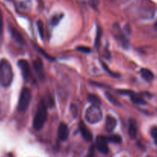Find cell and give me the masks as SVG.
Returning a JSON list of instances; mask_svg holds the SVG:
<instances>
[{"label":"cell","mask_w":157,"mask_h":157,"mask_svg":"<svg viewBox=\"0 0 157 157\" xmlns=\"http://www.w3.org/2000/svg\"><path fill=\"white\" fill-rule=\"evenodd\" d=\"M93 155H94V146H91L90 149V150H89V152L88 154H87L86 157H93Z\"/></svg>","instance_id":"484cf974"},{"label":"cell","mask_w":157,"mask_h":157,"mask_svg":"<svg viewBox=\"0 0 157 157\" xmlns=\"http://www.w3.org/2000/svg\"><path fill=\"white\" fill-rule=\"evenodd\" d=\"M116 120L113 116H108L105 120V129L107 132H113L116 126Z\"/></svg>","instance_id":"30bf717a"},{"label":"cell","mask_w":157,"mask_h":157,"mask_svg":"<svg viewBox=\"0 0 157 157\" xmlns=\"http://www.w3.org/2000/svg\"><path fill=\"white\" fill-rule=\"evenodd\" d=\"M88 100L92 103V105H101V100L97 96L94 94H89L88 95Z\"/></svg>","instance_id":"9a60e30c"},{"label":"cell","mask_w":157,"mask_h":157,"mask_svg":"<svg viewBox=\"0 0 157 157\" xmlns=\"http://www.w3.org/2000/svg\"><path fill=\"white\" fill-rule=\"evenodd\" d=\"M155 29H156V31H157V21L155 22Z\"/></svg>","instance_id":"4316f807"},{"label":"cell","mask_w":157,"mask_h":157,"mask_svg":"<svg viewBox=\"0 0 157 157\" xmlns=\"http://www.w3.org/2000/svg\"><path fill=\"white\" fill-rule=\"evenodd\" d=\"M32 94L31 91L27 87H24L22 90L19 96V103H18V110L21 113H24L27 110L31 101Z\"/></svg>","instance_id":"277c9868"},{"label":"cell","mask_w":157,"mask_h":157,"mask_svg":"<svg viewBox=\"0 0 157 157\" xmlns=\"http://www.w3.org/2000/svg\"><path fill=\"white\" fill-rule=\"evenodd\" d=\"M18 66L22 72V75L25 81H29L31 78V69H30L29 64L25 59H20L18 62Z\"/></svg>","instance_id":"5b68a950"},{"label":"cell","mask_w":157,"mask_h":157,"mask_svg":"<svg viewBox=\"0 0 157 157\" xmlns=\"http://www.w3.org/2000/svg\"><path fill=\"white\" fill-rule=\"evenodd\" d=\"M105 97H106V99H108V100L112 104H113L114 105H116V106H119V105H120V102H119V100H118V99H116L115 96H113L111 93L106 92V93H105Z\"/></svg>","instance_id":"2e32d148"},{"label":"cell","mask_w":157,"mask_h":157,"mask_svg":"<svg viewBox=\"0 0 157 157\" xmlns=\"http://www.w3.org/2000/svg\"><path fill=\"white\" fill-rule=\"evenodd\" d=\"M70 112H71V113H72V116H73L74 118L76 117L77 113H78V109H77V106H76V105H74V104L71 105V106H70Z\"/></svg>","instance_id":"603a6c76"},{"label":"cell","mask_w":157,"mask_h":157,"mask_svg":"<svg viewBox=\"0 0 157 157\" xmlns=\"http://www.w3.org/2000/svg\"><path fill=\"white\" fill-rule=\"evenodd\" d=\"M128 133L129 137L132 140L136 138L137 136V126L135 120H130L129 122V126H128Z\"/></svg>","instance_id":"9c48e42d"},{"label":"cell","mask_w":157,"mask_h":157,"mask_svg":"<svg viewBox=\"0 0 157 157\" xmlns=\"http://www.w3.org/2000/svg\"><path fill=\"white\" fill-rule=\"evenodd\" d=\"M107 140L113 143H120L122 142V138L119 135H113L110 136L109 137L107 138Z\"/></svg>","instance_id":"e0dca14e"},{"label":"cell","mask_w":157,"mask_h":157,"mask_svg":"<svg viewBox=\"0 0 157 157\" xmlns=\"http://www.w3.org/2000/svg\"><path fill=\"white\" fill-rule=\"evenodd\" d=\"M108 140L107 138L102 136H99L96 138V148L100 152L104 154H107L109 152V147H108Z\"/></svg>","instance_id":"8992f818"},{"label":"cell","mask_w":157,"mask_h":157,"mask_svg":"<svg viewBox=\"0 0 157 157\" xmlns=\"http://www.w3.org/2000/svg\"><path fill=\"white\" fill-rule=\"evenodd\" d=\"M130 98L132 102H133V103L137 104V105H146V101H145L143 98L140 97V96L136 95L134 93H132V94L130 95Z\"/></svg>","instance_id":"5bb4252c"},{"label":"cell","mask_w":157,"mask_h":157,"mask_svg":"<svg viewBox=\"0 0 157 157\" xmlns=\"http://www.w3.org/2000/svg\"><path fill=\"white\" fill-rule=\"evenodd\" d=\"M37 26L39 29V33L42 39L44 38V26H43V23L41 21H38L37 22Z\"/></svg>","instance_id":"d6986e66"},{"label":"cell","mask_w":157,"mask_h":157,"mask_svg":"<svg viewBox=\"0 0 157 157\" xmlns=\"http://www.w3.org/2000/svg\"><path fill=\"white\" fill-rule=\"evenodd\" d=\"M156 141H157V140H156Z\"/></svg>","instance_id":"83f0119b"},{"label":"cell","mask_w":157,"mask_h":157,"mask_svg":"<svg viewBox=\"0 0 157 157\" xmlns=\"http://www.w3.org/2000/svg\"><path fill=\"white\" fill-rule=\"evenodd\" d=\"M3 32V19H2V12L0 10V36L2 34Z\"/></svg>","instance_id":"d4e9b609"},{"label":"cell","mask_w":157,"mask_h":157,"mask_svg":"<svg viewBox=\"0 0 157 157\" xmlns=\"http://www.w3.org/2000/svg\"><path fill=\"white\" fill-rule=\"evenodd\" d=\"M101 36H102V30H101L100 28H98L97 33H96V41H95V46H96V48H99V44H100Z\"/></svg>","instance_id":"ac0fdd59"},{"label":"cell","mask_w":157,"mask_h":157,"mask_svg":"<svg viewBox=\"0 0 157 157\" xmlns=\"http://www.w3.org/2000/svg\"><path fill=\"white\" fill-rule=\"evenodd\" d=\"M150 134L152 138L157 140V126H154V127L152 128L150 131Z\"/></svg>","instance_id":"cb8c5ba5"},{"label":"cell","mask_w":157,"mask_h":157,"mask_svg":"<svg viewBox=\"0 0 157 157\" xmlns=\"http://www.w3.org/2000/svg\"><path fill=\"white\" fill-rule=\"evenodd\" d=\"M76 49L79 52H83V53H90L91 52V49L88 47H86V46H78Z\"/></svg>","instance_id":"44dd1931"},{"label":"cell","mask_w":157,"mask_h":157,"mask_svg":"<svg viewBox=\"0 0 157 157\" xmlns=\"http://www.w3.org/2000/svg\"><path fill=\"white\" fill-rule=\"evenodd\" d=\"M47 119V109L44 101L41 100L39 102L37 107V111L35 114L33 119V126L35 130H40L44 126Z\"/></svg>","instance_id":"7a4b0ae2"},{"label":"cell","mask_w":157,"mask_h":157,"mask_svg":"<svg viewBox=\"0 0 157 157\" xmlns=\"http://www.w3.org/2000/svg\"><path fill=\"white\" fill-rule=\"evenodd\" d=\"M86 120L91 124L100 122L102 119V113L99 105H92L86 111Z\"/></svg>","instance_id":"3957f363"},{"label":"cell","mask_w":157,"mask_h":157,"mask_svg":"<svg viewBox=\"0 0 157 157\" xmlns=\"http://www.w3.org/2000/svg\"><path fill=\"white\" fill-rule=\"evenodd\" d=\"M13 80V71L11 64L7 59L0 61V84L4 87H9Z\"/></svg>","instance_id":"6da1fadb"},{"label":"cell","mask_w":157,"mask_h":157,"mask_svg":"<svg viewBox=\"0 0 157 157\" xmlns=\"http://www.w3.org/2000/svg\"><path fill=\"white\" fill-rule=\"evenodd\" d=\"M78 128H79V130H80V132L84 140H86L87 142L92 141V140H93V134L90 132V129L87 128L85 123H83L82 122H80V123L78 125Z\"/></svg>","instance_id":"ba28073f"},{"label":"cell","mask_w":157,"mask_h":157,"mask_svg":"<svg viewBox=\"0 0 157 157\" xmlns=\"http://www.w3.org/2000/svg\"><path fill=\"white\" fill-rule=\"evenodd\" d=\"M11 35H12V37L13 38L15 41L16 43H19V44H23L24 43V39L23 37H22V35L20 34L19 31L16 29L14 28H12L11 29Z\"/></svg>","instance_id":"7c38bea8"},{"label":"cell","mask_w":157,"mask_h":157,"mask_svg":"<svg viewBox=\"0 0 157 157\" xmlns=\"http://www.w3.org/2000/svg\"><path fill=\"white\" fill-rule=\"evenodd\" d=\"M33 66L34 69L36 72L39 74H43V62L40 59H37L33 62Z\"/></svg>","instance_id":"4fadbf2b"},{"label":"cell","mask_w":157,"mask_h":157,"mask_svg":"<svg viewBox=\"0 0 157 157\" xmlns=\"http://www.w3.org/2000/svg\"><path fill=\"white\" fill-rule=\"evenodd\" d=\"M90 5L93 7L94 10H97L99 6V0H88Z\"/></svg>","instance_id":"7402d4cb"},{"label":"cell","mask_w":157,"mask_h":157,"mask_svg":"<svg viewBox=\"0 0 157 157\" xmlns=\"http://www.w3.org/2000/svg\"><path fill=\"white\" fill-rule=\"evenodd\" d=\"M140 74H141V76L143 77V79H145L147 82H150L154 78L153 73L149 69H142L140 70Z\"/></svg>","instance_id":"8fae6325"},{"label":"cell","mask_w":157,"mask_h":157,"mask_svg":"<svg viewBox=\"0 0 157 157\" xmlns=\"http://www.w3.org/2000/svg\"><path fill=\"white\" fill-rule=\"evenodd\" d=\"M69 135V129L64 123H60L58 129V137L61 141H66Z\"/></svg>","instance_id":"52a82bcc"},{"label":"cell","mask_w":157,"mask_h":157,"mask_svg":"<svg viewBox=\"0 0 157 157\" xmlns=\"http://www.w3.org/2000/svg\"><path fill=\"white\" fill-rule=\"evenodd\" d=\"M62 16H63V15H56V16H54L53 17H52V21H51V23H52V25H56L59 22V21L61 20Z\"/></svg>","instance_id":"ffe728a7"}]
</instances>
